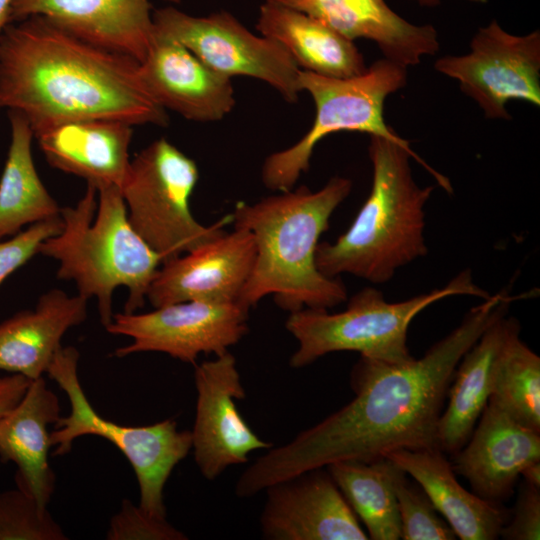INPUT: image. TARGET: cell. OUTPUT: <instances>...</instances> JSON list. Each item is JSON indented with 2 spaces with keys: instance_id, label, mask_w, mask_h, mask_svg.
Wrapping results in <instances>:
<instances>
[{
  "instance_id": "cell-3",
  "label": "cell",
  "mask_w": 540,
  "mask_h": 540,
  "mask_svg": "<svg viewBox=\"0 0 540 540\" xmlns=\"http://www.w3.org/2000/svg\"><path fill=\"white\" fill-rule=\"evenodd\" d=\"M352 181L335 176L321 189L306 186L235 206V228L250 231L256 245L251 275L238 303L250 310L262 298L289 313L303 308L330 309L347 300L339 277L323 275L316 265L319 238L335 209L348 197Z\"/></svg>"
},
{
  "instance_id": "cell-24",
  "label": "cell",
  "mask_w": 540,
  "mask_h": 540,
  "mask_svg": "<svg viewBox=\"0 0 540 540\" xmlns=\"http://www.w3.org/2000/svg\"><path fill=\"white\" fill-rule=\"evenodd\" d=\"M517 324L506 315L497 319L457 365L437 429V444L444 453L455 454L471 436L488 404L501 349Z\"/></svg>"
},
{
  "instance_id": "cell-7",
  "label": "cell",
  "mask_w": 540,
  "mask_h": 540,
  "mask_svg": "<svg viewBox=\"0 0 540 540\" xmlns=\"http://www.w3.org/2000/svg\"><path fill=\"white\" fill-rule=\"evenodd\" d=\"M79 352L61 347L47 374L65 392L70 413L58 419L51 432L53 456L70 452L73 442L84 435L110 441L127 458L139 486V506L148 514L166 519L164 487L175 466L192 449V433L178 430L172 419L146 426H129L108 420L90 404L78 376Z\"/></svg>"
},
{
  "instance_id": "cell-34",
  "label": "cell",
  "mask_w": 540,
  "mask_h": 540,
  "mask_svg": "<svg viewBox=\"0 0 540 540\" xmlns=\"http://www.w3.org/2000/svg\"><path fill=\"white\" fill-rule=\"evenodd\" d=\"M30 382L20 374L0 376V418L19 402Z\"/></svg>"
},
{
  "instance_id": "cell-4",
  "label": "cell",
  "mask_w": 540,
  "mask_h": 540,
  "mask_svg": "<svg viewBox=\"0 0 540 540\" xmlns=\"http://www.w3.org/2000/svg\"><path fill=\"white\" fill-rule=\"evenodd\" d=\"M368 153L373 169L370 194L345 233L333 243L318 244L315 260L327 277L346 273L380 284L427 254L424 207L434 187L414 181L410 157L447 192L452 186L409 145L371 135Z\"/></svg>"
},
{
  "instance_id": "cell-31",
  "label": "cell",
  "mask_w": 540,
  "mask_h": 540,
  "mask_svg": "<svg viewBox=\"0 0 540 540\" xmlns=\"http://www.w3.org/2000/svg\"><path fill=\"white\" fill-rule=\"evenodd\" d=\"M187 538L167 519L148 514L128 499L122 501L120 510L111 518L106 533L108 540H186Z\"/></svg>"
},
{
  "instance_id": "cell-32",
  "label": "cell",
  "mask_w": 540,
  "mask_h": 540,
  "mask_svg": "<svg viewBox=\"0 0 540 540\" xmlns=\"http://www.w3.org/2000/svg\"><path fill=\"white\" fill-rule=\"evenodd\" d=\"M61 216L33 223L25 231L0 242V285L15 270L39 252L40 245L61 232Z\"/></svg>"
},
{
  "instance_id": "cell-25",
  "label": "cell",
  "mask_w": 540,
  "mask_h": 540,
  "mask_svg": "<svg viewBox=\"0 0 540 540\" xmlns=\"http://www.w3.org/2000/svg\"><path fill=\"white\" fill-rule=\"evenodd\" d=\"M256 29L280 44L300 70L331 78L356 77L367 70L354 41L295 9L263 2Z\"/></svg>"
},
{
  "instance_id": "cell-19",
  "label": "cell",
  "mask_w": 540,
  "mask_h": 540,
  "mask_svg": "<svg viewBox=\"0 0 540 540\" xmlns=\"http://www.w3.org/2000/svg\"><path fill=\"white\" fill-rule=\"evenodd\" d=\"M286 6L324 23L347 39L375 42L384 58L405 67L439 49L432 25H415L396 14L385 0H263Z\"/></svg>"
},
{
  "instance_id": "cell-33",
  "label": "cell",
  "mask_w": 540,
  "mask_h": 540,
  "mask_svg": "<svg viewBox=\"0 0 540 540\" xmlns=\"http://www.w3.org/2000/svg\"><path fill=\"white\" fill-rule=\"evenodd\" d=\"M500 536L506 540L540 539V488L522 483L512 518L502 527Z\"/></svg>"
},
{
  "instance_id": "cell-10",
  "label": "cell",
  "mask_w": 540,
  "mask_h": 540,
  "mask_svg": "<svg viewBox=\"0 0 540 540\" xmlns=\"http://www.w3.org/2000/svg\"><path fill=\"white\" fill-rule=\"evenodd\" d=\"M153 22L156 34L178 41L219 74L255 78L285 101L298 100L300 68L292 57L274 40L252 33L231 13L194 16L166 6L153 11Z\"/></svg>"
},
{
  "instance_id": "cell-27",
  "label": "cell",
  "mask_w": 540,
  "mask_h": 540,
  "mask_svg": "<svg viewBox=\"0 0 540 540\" xmlns=\"http://www.w3.org/2000/svg\"><path fill=\"white\" fill-rule=\"evenodd\" d=\"M347 503L373 540L401 539L394 489L398 466L386 457L364 462L343 460L326 466Z\"/></svg>"
},
{
  "instance_id": "cell-22",
  "label": "cell",
  "mask_w": 540,
  "mask_h": 540,
  "mask_svg": "<svg viewBox=\"0 0 540 540\" xmlns=\"http://www.w3.org/2000/svg\"><path fill=\"white\" fill-rule=\"evenodd\" d=\"M385 457L414 479L458 538L494 540L500 536L508 520L506 509L466 490L441 449H399Z\"/></svg>"
},
{
  "instance_id": "cell-23",
  "label": "cell",
  "mask_w": 540,
  "mask_h": 540,
  "mask_svg": "<svg viewBox=\"0 0 540 540\" xmlns=\"http://www.w3.org/2000/svg\"><path fill=\"white\" fill-rule=\"evenodd\" d=\"M87 301L52 289L32 310L16 313L0 323V370L30 380L42 377L62 347L64 334L85 321Z\"/></svg>"
},
{
  "instance_id": "cell-29",
  "label": "cell",
  "mask_w": 540,
  "mask_h": 540,
  "mask_svg": "<svg viewBox=\"0 0 540 540\" xmlns=\"http://www.w3.org/2000/svg\"><path fill=\"white\" fill-rule=\"evenodd\" d=\"M47 507L20 488L0 492V540H67Z\"/></svg>"
},
{
  "instance_id": "cell-8",
  "label": "cell",
  "mask_w": 540,
  "mask_h": 540,
  "mask_svg": "<svg viewBox=\"0 0 540 540\" xmlns=\"http://www.w3.org/2000/svg\"><path fill=\"white\" fill-rule=\"evenodd\" d=\"M406 83L407 67L386 58L351 78H331L300 70V90L308 92L315 103L313 124L295 144L264 160L262 183L273 191L292 189L301 174L308 171L317 143L333 133L361 132L409 145L384 120L386 98Z\"/></svg>"
},
{
  "instance_id": "cell-6",
  "label": "cell",
  "mask_w": 540,
  "mask_h": 540,
  "mask_svg": "<svg viewBox=\"0 0 540 540\" xmlns=\"http://www.w3.org/2000/svg\"><path fill=\"white\" fill-rule=\"evenodd\" d=\"M453 295L487 299L490 294L476 285L470 270L461 271L444 287L401 302H388L383 293L366 287L354 294L344 311L303 308L290 313L285 327L298 341L290 366L302 368L318 358L339 351L399 364L413 357L407 346L412 320L431 304Z\"/></svg>"
},
{
  "instance_id": "cell-28",
  "label": "cell",
  "mask_w": 540,
  "mask_h": 540,
  "mask_svg": "<svg viewBox=\"0 0 540 540\" xmlns=\"http://www.w3.org/2000/svg\"><path fill=\"white\" fill-rule=\"evenodd\" d=\"M488 402L540 432V358L520 339L519 323L499 354Z\"/></svg>"
},
{
  "instance_id": "cell-18",
  "label": "cell",
  "mask_w": 540,
  "mask_h": 540,
  "mask_svg": "<svg viewBox=\"0 0 540 540\" xmlns=\"http://www.w3.org/2000/svg\"><path fill=\"white\" fill-rule=\"evenodd\" d=\"M145 87L165 110L199 122L223 119L235 106L230 78L202 62L178 41L155 33L140 63Z\"/></svg>"
},
{
  "instance_id": "cell-9",
  "label": "cell",
  "mask_w": 540,
  "mask_h": 540,
  "mask_svg": "<svg viewBox=\"0 0 540 540\" xmlns=\"http://www.w3.org/2000/svg\"><path fill=\"white\" fill-rule=\"evenodd\" d=\"M198 179L195 161L165 138L130 161L120 188L128 220L162 263L217 239L232 221L230 215L204 226L193 217L189 201Z\"/></svg>"
},
{
  "instance_id": "cell-2",
  "label": "cell",
  "mask_w": 540,
  "mask_h": 540,
  "mask_svg": "<svg viewBox=\"0 0 540 540\" xmlns=\"http://www.w3.org/2000/svg\"><path fill=\"white\" fill-rule=\"evenodd\" d=\"M16 110L33 133L78 120L166 126L140 63L33 15L0 32V110Z\"/></svg>"
},
{
  "instance_id": "cell-36",
  "label": "cell",
  "mask_w": 540,
  "mask_h": 540,
  "mask_svg": "<svg viewBox=\"0 0 540 540\" xmlns=\"http://www.w3.org/2000/svg\"><path fill=\"white\" fill-rule=\"evenodd\" d=\"M12 0H0V32L9 23Z\"/></svg>"
},
{
  "instance_id": "cell-13",
  "label": "cell",
  "mask_w": 540,
  "mask_h": 540,
  "mask_svg": "<svg viewBox=\"0 0 540 540\" xmlns=\"http://www.w3.org/2000/svg\"><path fill=\"white\" fill-rule=\"evenodd\" d=\"M196 414L192 433L194 459L201 474L214 480L248 455L273 445L259 438L242 418L235 400L245 391L235 357L226 351L195 366Z\"/></svg>"
},
{
  "instance_id": "cell-11",
  "label": "cell",
  "mask_w": 540,
  "mask_h": 540,
  "mask_svg": "<svg viewBox=\"0 0 540 540\" xmlns=\"http://www.w3.org/2000/svg\"><path fill=\"white\" fill-rule=\"evenodd\" d=\"M436 71L459 82L488 119H511V100L540 106V32L513 35L496 20L477 30L469 53L439 58Z\"/></svg>"
},
{
  "instance_id": "cell-20",
  "label": "cell",
  "mask_w": 540,
  "mask_h": 540,
  "mask_svg": "<svg viewBox=\"0 0 540 540\" xmlns=\"http://www.w3.org/2000/svg\"><path fill=\"white\" fill-rule=\"evenodd\" d=\"M60 411L57 395L42 376L31 380L19 402L0 418V460L16 465L17 487L42 507H47L55 489L48 426L58 421Z\"/></svg>"
},
{
  "instance_id": "cell-16",
  "label": "cell",
  "mask_w": 540,
  "mask_h": 540,
  "mask_svg": "<svg viewBox=\"0 0 540 540\" xmlns=\"http://www.w3.org/2000/svg\"><path fill=\"white\" fill-rule=\"evenodd\" d=\"M33 15L138 63L146 58L155 39L150 0H12L9 23Z\"/></svg>"
},
{
  "instance_id": "cell-12",
  "label": "cell",
  "mask_w": 540,
  "mask_h": 540,
  "mask_svg": "<svg viewBox=\"0 0 540 540\" xmlns=\"http://www.w3.org/2000/svg\"><path fill=\"white\" fill-rule=\"evenodd\" d=\"M249 309L239 303L184 301L147 313H118L105 328L132 342L115 350L125 357L139 352H161L187 363L199 354L220 355L248 332Z\"/></svg>"
},
{
  "instance_id": "cell-21",
  "label": "cell",
  "mask_w": 540,
  "mask_h": 540,
  "mask_svg": "<svg viewBox=\"0 0 540 540\" xmlns=\"http://www.w3.org/2000/svg\"><path fill=\"white\" fill-rule=\"evenodd\" d=\"M132 125L116 120H78L34 134L48 163L94 185L121 188L130 166Z\"/></svg>"
},
{
  "instance_id": "cell-1",
  "label": "cell",
  "mask_w": 540,
  "mask_h": 540,
  "mask_svg": "<svg viewBox=\"0 0 540 540\" xmlns=\"http://www.w3.org/2000/svg\"><path fill=\"white\" fill-rule=\"evenodd\" d=\"M520 298L503 290L484 299L419 359L390 364L360 356L351 373L353 400L287 444L269 448L241 474L236 495L254 496L337 461L370 462L399 449L438 447V423L457 365Z\"/></svg>"
},
{
  "instance_id": "cell-26",
  "label": "cell",
  "mask_w": 540,
  "mask_h": 540,
  "mask_svg": "<svg viewBox=\"0 0 540 540\" xmlns=\"http://www.w3.org/2000/svg\"><path fill=\"white\" fill-rule=\"evenodd\" d=\"M11 139L0 179V239L26 224L56 218L61 207L43 185L33 162V130L16 110H8Z\"/></svg>"
},
{
  "instance_id": "cell-35",
  "label": "cell",
  "mask_w": 540,
  "mask_h": 540,
  "mask_svg": "<svg viewBox=\"0 0 540 540\" xmlns=\"http://www.w3.org/2000/svg\"><path fill=\"white\" fill-rule=\"evenodd\" d=\"M520 476L523 482L540 488V461L529 464L522 470Z\"/></svg>"
},
{
  "instance_id": "cell-15",
  "label": "cell",
  "mask_w": 540,
  "mask_h": 540,
  "mask_svg": "<svg viewBox=\"0 0 540 540\" xmlns=\"http://www.w3.org/2000/svg\"><path fill=\"white\" fill-rule=\"evenodd\" d=\"M255 258L252 233L234 227L194 251L163 262L146 298L154 308L193 300L238 303Z\"/></svg>"
},
{
  "instance_id": "cell-14",
  "label": "cell",
  "mask_w": 540,
  "mask_h": 540,
  "mask_svg": "<svg viewBox=\"0 0 540 540\" xmlns=\"http://www.w3.org/2000/svg\"><path fill=\"white\" fill-rule=\"evenodd\" d=\"M265 490L260 516L265 539H369L326 467L305 471Z\"/></svg>"
},
{
  "instance_id": "cell-30",
  "label": "cell",
  "mask_w": 540,
  "mask_h": 540,
  "mask_svg": "<svg viewBox=\"0 0 540 540\" xmlns=\"http://www.w3.org/2000/svg\"><path fill=\"white\" fill-rule=\"evenodd\" d=\"M394 489L401 525V539L404 540H454L456 534L439 516L438 511L415 482L398 467L394 478Z\"/></svg>"
},
{
  "instance_id": "cell-5",
  "label": "cell",
  "mask_w": 540,
  "mask_h": 540,
  "mask_svg": "<svg viewBox=\"0 0 540 540\" xmlns=\"http://www.w3.org/2000/svg\"><path fill=\"white\" fill-rule=\"evenodd\" d=\"M60 216L61 232L38 252L59 262L57 277L74 281L84 298L96 297L104 327L113 318L116 288H128L125 313L143 307L162 258L132 228L120 188L87 184L83 197L61 208Z\"/></svg>"
},
{
  "instance_id": "cell-17",
  "label": "cell",
  "mask_w": 540,
  "mask_h": 540,
  "mask_svg": "<svg viewBox=\"0 0 540 540\" xmlns=\"http://www.w3.org/2000/svg\"><path fill=\"white\" fill-rule=\"evenodd\" d=\"M464 446L453 454V469L473 493L501 504L512 495L522 470L540 461L537 432L488 402Z\"/></svg>"
},
{
  "instance_id": "cell-37",
  "label": "cell",
  "mask_w": 540,
  "mask_h": 540,
  "mask_svg": "<svg viewBox=\"0 0 540 540\" xmlns=\"http://www.w3.org/2000/svg\"><path fill=\"white\" fill-rule=\"evenodd\" d=\"M417 2L421 6L434 7L440 4L441 0H412ZM473 2H486V0H468Z\"/></svg>"
}]
</instances>
